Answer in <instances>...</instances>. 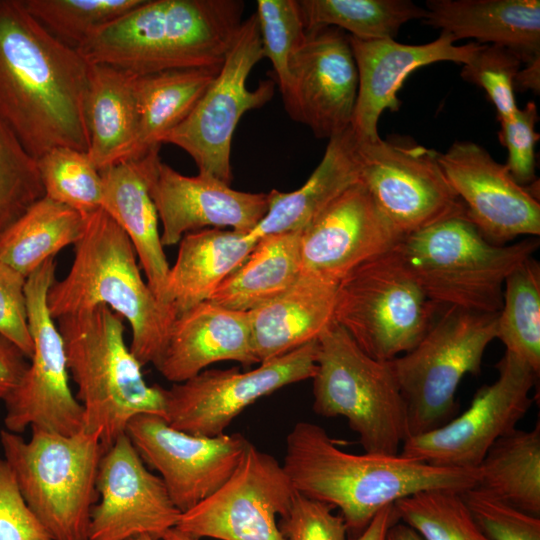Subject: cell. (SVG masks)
Instances as JSON below:
<instances>
[{
	"label": "cell",
	"mask_w": 540,
	"mask_h": 540,
	"mask_svg": "<svg viewBox=\"0 0 540 540\" xmlns=\"http://www.w3.org/2000/svg\"><path fill=\"white\" fill-rule=\"evenodd\" d=\"M89 69L22 0H0V116L35 160L59 146L87 152Z\"/></svg>",
	"instance_id": "1"
},
{
	"label": "cell",
	"mask_w": 540,
	"mask_h": 540,
	"mask_svg": "<svg viewBox=\"0 0 540 540\" xmlns=\"http://www.w3.org/2000/svg\"><path fill=\"white\" fill-rule=\"evenodd\" d=\"M283 469L296 492L340 510L348 535L357 537L388 505L414 493L474 488L476 469L433 466L400 454H353L321 426L296 423L286 437Z\"/></svg>",
	"instance_id": "2"
},
{
	"label": "cell",
	"mask_w": 540,
	"mask_h": 540,
	"mask_svg": "<svg viewBox=\"0 0 540 540\" xmlns=\"http://www.w3.org/2000/svg\"><path fill=\"white\" fill-rule=\"evenodd\" d=\"M244 7L240 0H142L76 50L89 64L134 76L221 65Z\"/></svg>",
	"instance_id": "3"
},
{
	"label": "cell",
	"mask_w": 540,
	"mask_h": 540,
	"mask_svg": "<svg viewBox=\"0 0 540 540\" xmlns=\"http://www.w3.org/2000/svg\"><path fill=\"white\" fill-rule=\"evenodd\" d=\"M98 305L107 306L129 323L131 352L142 366L157 368L176 314L142 278L132 243L102 208L84 215L70 270L53 282L47 294L54 320Z\"/></svg>",
	"instance_id": "4"
},
{
	"label": "cell",
	"mask_w": 540,
	"mask_h": 540,
	"mask_svg": "<svg viewBox=\"0 0 540 540\" xmlns=\"http://www.w3.org/2000/svg\"><path fill=\"white\" fill-rule=\"evenodd\" d=\"M55 321L83 407V430L96 433L104 450L125 434L135 416L164 418L163 387L145 381L143 366L126 345L124 320L118 314L98 305Z\"/></svg>",
	"instance_id": "5"
},
{
	"label": "cell",
	"mask_w": 540,
	"mask_h": 540,
	"mask_svg": "<svg viewBox=\"0 0 540 540\" xmlns=\"http://www.w3.org/2000/svg\"><path fill=\"white\" fill-rule=\"evenodd\" d=\"M538 247V237L492 244L457 216L403 236L393 250L435 303L493 314L502 308L508 275Z\"/></svg>",
	"instance_id": "6"
},
{
	"label": "cell",
	"mask_w": 540,
	"mask_h": 540,
	"mask_svg": "<svg viewBox=\"0 0 540 540\" xmlns=\"http://www.w3.org/2000/svg\"><path fill=\"white\" fill-rule=\"evenodd\" d=\"M31 431L28 441L0 431L4 459L25 501L53 540H88L105 452L99 436L84 430L73 435Z\"/></svg>",
	"instance_id": "7"
},
{
	"label": "cell",
	"mask_w": 540,
	"mask_h": 540,
	"mask_svg": "<svg viewBox=\"0 0 540 540\" xmlns=\"http://www.w3.org/2000/svg\"><path fill=\"white\" fill-rule=\"evenodd\" d=\"M317 342L314 412L346 418L365 453L398 455L408 417L390 361L370 357L334 321Z\"/></svg>",
	"instance_id": "8"
},
{
	"label": "cell",
	"mask_w": 540,
	"mask_h": 540,
	"mask_svg": "<svg viewBox=\"0 0 540 540\" xmlns=\"http://www.w3.org/2000/svg\"><path fill=\"white\" fill-rule=\"evenodd\" d=\"M498 315L446 307L413 349L390 360L409 437L455 417L458 386L466 374L480 373L486 347L497 338Z\"/></svg>",
	"instance_id": "9"
},
{
	"label": "cell",
	"mask_w": 540,
	"mask_h": 540,
	"mask_svg": "<svg viewBox=\"0 0 540 540\" xmlns=\"http://www.w3.org/2000/svg\"><path fill=\"white\" fill-rule=\"evenodd\" d=\"M440 307L391 250L339 281L333 321L370 357L390 361L421 341Z\"/></svg>",
	"instance_id": "10"
},
{
	"label": "cell",
	"mask_w": 540,
	"mask_h": 540,
	"mask_svg": "<svg viewBox=\"0 0 540 540\" xmlns=\"http://www.w3.org/2000/svg\"><path fill=\"white\" fill-rule=\"evenodd\" d=\"M264 58L255 13L243 21L221 69L188 117L161 140L187 152L201 175L228 185L233 175L231 144L234 131L249 110L268 103L275 90L273 80L256 89L247 88L253 67Z\"/></svg>",
	"instance_id": "11"
},
{
	"label": "cell",
	"mask_w": 540,
	"mask_h": 540,
	"mask_svg": "<svg viewBox=\"0 0 540 540\" xmlns=\"http://www.w3.org/2000/svg\"><path fill=\"white\" fill-rule=\"evenodd\" d=\"M55 270L56 262L50 258L25 283L33 353L25 372L4 400L5 429L17 434L27 427L63 435L83 430V407L69 385L63 338L47 306Z\"/></svg>",
	"instance_id": "12"
},
{
	"label": "cell",
	"mask_w": 540,
	"mask_h": 540,
	"mask_svg": "<svg viewBox=\"0 0 540 540\" xmlns=\"http://www.w3.org/2000/svg\"><path fill=\"white\" fill-rule=\"evenodd\" d=\"M358 151L359 182L403 236L466 216L439 165L437 151L408 139L381 137L358 138Z\"/></svg>",
	"instance_id": "13"
},
{
	"label": "cell",
	"mask_w": 540,
	"mask_h": 540,
	"mask_svg": "<svg viewBox=\"0 0 540 540\" xmlns=\"http://www.w3.org/2000/svg\"><path fill=\"white\" fill-rule=\"evenodd\" d=\"M318 342L314 340L252 370L205 369L163 388L164 419L180 431L214 437L248 406L287 385L313 378Z\"/></svg>",
	"instance_id": "14"
},
{
	"label": "cell",
	"mask_w": 540,
	"mask_h": 540,
	"mask_svg": "<svg viewBox=\"0 0 540 540\" xmlns=\"http://www.w3.org/2000/svg\"><path fill=\"white\" fill-rule=\"evenodd\" d=\"M496 367L498 378L479 388L461 415L408 437L399 454L437 467L476 469L496 440L517 428L528 412L530 391L539 376L508 351Z\"/></svg>",
	"instance_id": "15"
},
{
	"label": "cell",
	"mask_w": 540,
	"mask_h": 540,
	"mask_svg": "<svg viewBox=\"0 0 540 540\" xmlns=\"http://www.w3.org/2000/svg\"><path fill=\"white\" fill-rule=\"evenodd\" d=\"M296 491L282 464L249 443L232 475L213 494L181 513L176 528L217 540H287L277 522Z\"/></svg>",
	"instance_id": "16"
},
{
	"label": "cell",
	"mask_w": 540,
	"mask_h": 540,
	"mask_svg": "<svg viewBox=\"0 0 540 540\" xmlns=\"http://www.w3.org/2000/svg\"><path fill=\"white\" fill-rule=\"evenodd\" d=\"M125 433L144 463L158 471L181 513L225 483L250 443L239 433L214 437L189 434L154 414L135 416Z\"/></svg>",
	"instance_id": "17"
},
{
	"label": "cell",
	"mask_w": 540,
	"mask_h": 540,
	"mask_svg": "<svg viewBox=\"0 0 540 540\" xmlns=\"http://www.w3.org/2000/svg\"><path fill=\"white\" fill-rule=\"evenodd\" d=\"M289 77L281 94L293 120L328 140L351 125L358 73L346 32L335 27L306 31L290 58Z\"/></svg>",
	"instance_id": "18"
},
{
	"label": "cell",
	"mask_w": 540,
	"mask_h": 540,
	"mask_svg": "<svg viewBox=\"0 0 540 540\" xmlns=\"http://www.w3.org/2000/svg\"><path fill=\"white\" fill-rule=\"evenodd\" d=\"M439 165L465 207L466 218L492 244L540 235V203L530 186L518 184L505 164L482 146L455 141L437 152Z\"/></svg>",
	"instance_id": "19"
},
{
	"label": "cell",
	"mask_w": 540,
	"mask_h": 540,
	"mask_svg": "<svg viewBox=\"0 0 540 540\" xmlns=\"http://www.w3.org/2000/svg\"><path fill=\"white\" fill-rule=\"evenodd\" d=\"M96 489L88 540H133L141 535L161 540L177 526L181 512L126 433L103 453Z\"/></svg>",
	"instance_id": "20"
},
{
	"label": "cell",
	"mask_w": 540,
	"mask_h": 540,
	"mask_svg": "<svg viewBox=\"0 0 540 540\" xmlns=\"http://www.w3.org/2000/svg\"><path fill=\"white\" fill-rule=\"evenodd\" d=\"M402 237L358 182L301 232L302 269L339 282L362 263L393 250Z\"/></svg>",
	"instance_id": "21"
},
{
	"label": "cell",
	"mask_w": 540,
	"mask_h": 540,
	"mask_svg": "<svg viewBox=\"0 0 540 540\" xmlns=\"http://www.w3.org/2000/svg\"><path fill=\"white\" fill-rule=\"evenodd\" d=\"M358 73V91L351 128L360 140L374 141L378 121L385 110L397 111V92L414 70L432 63L451 61L466 64L484 44L456 45L455 38L441 32L432 42L404 44L395 39L363 41L349 36Z\"/></svg>",
	"instance_id": "22"
},
{
	"label": "cell",
	"mask_w": 540,
	"mask_h": 540,
	"mask_svg": "<svg viewBox=\"0 0 540 540\" xmlns=\"http://www.w3.org/2000/svg\"><path fill=\"white\" fill-rule=\"evenodd\" d=\"M150 194L162 224L163 246L205 227L250 233L268 210V194L238 191L201 174L186 176L162 161Z\"/></svg>",
	"instance_id": "23"
},
{
	"label": "cell",
	"mask_w": 540,
	"mask_h": 540,
	"mask_svg": "<svg viewBox=\"0 0 540 540\" xmlns=\"http://www.w3.org/2000/svg\"><path fill=\"white\" fill-rule=\"evenodd\" d=\"M160 162L159 148H155L138 158L109 166L100 174L101 208L128 236L150 289L163 303L170 266L161 243L159 217L150 194Z\"/></svg>",
	"instance_id": "24"
},
{
	"label": "cell",
	"mask_w": 540,
	"mask_h": 540,
	"mask_svg": "<svg viewBox=\"0 0 540 540\" xmlns=\"http://www.w3.org/2000/svg\"><path fill=\"white\" fill-rule=\"evenodd\" d=\"M219 361H236L247 367L259 363L249 312L205 301L176 317L156 369L168 381L180 383Z\"/></svg>",
	"instance_id": "25"
},
{
	"label": "cell",
	"mask_w": 540,
	"mask_h": 540,
	"mask_svg": "<svg viewBox=\"0 0 540 540\" xmlns=\"http://www.w3.org/2000/svg\"><path fill=\"white\" fill-rule=\"evenodd\" d=\"M338 284L302 269L286 291L249 311L259 364L318 339L333 322Z\"/></svg>",
	"instance_id": "26"
},
{
	"label": "cell",
	"mask_w": 540,
	"mask_h": 540,
	"mask_svg": "<svg viewBox=\"0 0 540 540\" xmlns=\"http://www.w3.org/2000/svg\"><path fill=\"white\" fill-rule=\"evenodd\" d=\"M423 22L456 41L506 47L527 63L540 56L539 0H428Z\"/></svg>",
	"instance_id": "27"
},
{
	"label": "cell",
	"mask_w": 540,
	"mask_h": 540,
	"mask_svg": "<svg viewBox=\"0 0 540 540\" xmlns=\"http://www.w3.org/2000/svg\"><path fill=\"white\" fill-rule=\"evenodd\" d=\"M358 138L349 126L329 139L322 160L307 181L292 192L268 193V210L249 233L255 240L302 232L338 196L359 182Z\"/></svg>",
	"instance_id": "28"
},
{
	"label": "cell",
	"mask_w": 540,
	"mask_h": 540,
	"mask_svg": "<svg viewBox=\"0 0 540 540\" xmlns=\"http://www.w3.org/2000/svg\"><path fill=\"white\" fill-rule=\"evenodd\" d=\"M256 243L249 233L232 229L208 228L185 234L167 276L163 303L177 317L208 301L217 287L243 264Z\"/></svg>",
	"instance_id": "29"
},
{
	"label": "cell",
	"mask_w": 540,
	"mask_h": 540,
	"mask_svg": "<svg viewBox=\"0 0 540 540\" xmlns=\"http://www.w3.org/2000/svg\"><path fill=\"white\" fill-rule=\"evenodd\" d=\"M84 119L87 154L99 171L127 160L138 132L134 75L103 64H90Z\"/></svg>",
	"instance_id": "30"
},
{
	"label": "cell",
	"mask_w": 540,
	"mask_h": 540,
	"mask_svg": "<svg viewBox=\"0 0 540 540\" xmlns=\"http://www.w3.org/2000/svg\"><path fill=\"white\" fill-rule=\"evenodd\" d=\"M221 65L134 76L138 132L127 160L160 148L162 138L192 112L218 75Z\"/></svg>",
	"instance_id": "31"
},
{
	"label": "cell",
	"mask_w": 540,
	"mask_h": 540,
	"mask_svg": "<svg viewBox=\"0 0 540 540\" xmlns=\"http://www.w3.org/2000/svg\"><path fill=\"white\" fill-rule=\"evenodd\" d=\"M301 232L267 235L212 293L210 301L226 309L249 312L286 291L302 271Z\"/></svg>",
	"instance_id": "32"
},
{
	"label": "cell",
	"mask_w": 540,
	"mask_h": 540,
	"mask_svg": "<svg viewBox=\"0 0 540 540\" xmlns=\"http://www.w3.org/2000/svg\"><path fill=\"white\" fill-rule=\"evenodd\" d=\"M476 470L475 488L539 517V422L531 430L515 428L497 439Z\"/></svg>",
	"instance_id": "33"
},
{
	"label": "cell",
	"mask_w": 540,
	"mask_h": 540,
	"mask_svg": "<svg viewBox=\"0 0 540 540\" xmlns=\"http://www.w3.org/2000/svg\"><path fill=\"white\" fill-rule=\"evenodd\" d=\"M83 227L81 213L44 196L0 235V260L27 278L60 250L74 245Z\"/></svg>",
	"instance_id": "34"
},
{
	"label": "cell",
	"mask_w": 540,
	"mask_h": 540,
	"mask_svg": "<svg viewBox=\"0 0 540 540\" xmlns=\"http://www.w3.org/2000/svg\"><path fill=\"white\" fill-rule=\"evenodd\" d=\"M306 31L335 27L353 38L394 39L411 20L427 17V10L410 0H298Z\"/></svg>",
	"instance_id": "35"
},
{
	"label": "cell",
	"mask_w": 540,
	"mask_h": 540,
	"mask_svg": "<svg viewBox=\"0 0 540 540\" xmlns=\"http://www.w3.org/2000/svg\"><path fill=\"white\" fill-rule=\"evenodd\" d=\"M497 338L535 373L540 372V264L533 256L506 278Z\"/></svg>",
	"instance_id": "36"
},
{
	"label": "cell",
	"mask_w": 540,
	"mask_h": 540,
	"mask_svg": "<svg viewBox=\"0 0 540 540\" xmlns=\"http://www.w3.org/2000/svg\"><path fill=\"white\" fill-rule=\"evenodd\" d=\"M394 507L398 520L413 528L423 540H491L460 492L420 491L398 500Z\"/></svg>",
	"instance_id": "37"
},
{
	"label": "cell",
	"mask_w": 540,
	"mask_h": 540,
	"mask_svg": "<svg viewBox=\"0 0 540 540\" xmlns=\"http://www.w3.org/2000/svg\"><path fill=\"white\" fill-rule=\"evenodd\" d=\"M36 163L46 197L83 216L101 208L102 178L87 152L59 146Z\"/></svg>",
	"instance_id": "38"
},
{
	"label": "cell",
	"mask_w": 540,
	"mask_h": 540,
	"mask_svg": "<svg viewBox=\"0 0 540 540\" xmlns=\"http://www.w3.org/2000/svg\"><path fill=\"white\" fill-rule=\"evenodd\" d=\"M142 0H22L25 9L54 37L76 49Z\"/></svg>",
	"instance_id": "39"
},
{
	"label": "cell",
	"mask_w": 540,
	"mask_h": 540,
	"mask_svg": "<svg viewBox=\"0 0 540 540\" xmlns=\"http://www.w3.org/2000/svg\"><path fill=\"white\" fill-rule=\"evenodd\" d=\"M44 196L36 160L0 116V235Z\"/></svg>",
	"instance_id": "40"
},
{
	"label": "cell",
	"mask_w": 540,
	"mask_h": 540,
	"mask_svg": "<svg viewBox=\"0 0 540 540\" xmlns=\"http://www.w3.org/2000/svg\"><path fill=\"white\" fill-rule=\"evenodd\" d=\"M255 14L264 58L271 61L283 93L290 80V58L306 36L298 0H258Z\"/></svg>",
	"instance_id": "41"
},
{
	"label": "cell",
	"mask_w": 540,
	"mask_h": 540,
	"mask_svg": "<svg viewBox=\"0 0 540 540\" xmlns=\"http://www.w3.org/2000/svg\"><path fill=\"white\" fill-rule=\"evenodd\" d=\"M521 64L519 56L510 49L484 44L471 61L463 64L461 77L486 92L500 121L510 117L518 108L514 79Z\"/></svg>",
	"instance_id": "42"
},
{
	"label": "cell",
	"mask_w": 540,
	"mask_h": 540,
	"mask_svg": "<svg viewBox=\"0 0 540 540\" xmlns=\"http://www.w3.org/2000/svg\"><path fill=\"white\" fill-rule=\"evenodd\" d=\"M474 519L491 540H540V518L471 488L462 492Z\"/></svg>",
	"instance_id": "43"
},
{
	"label": "cell",
	"mask_w": 540,
	"mask_h": 540,
	"mask_svg": "<svg viewBox=\"0 0 540 540\" xmlns=\"http://www.w3.org/2000/svg\"><path fill=\"white\" fill-rule=\"evenodd\" d=\"M538 121L537 106L528 102L508 118L500 120L499 139L508 150L505 163L510 175L522 186L536 182L535 145L539 134L535 130Z\"/></svg>",
	"instance_id": "44"
},
{
	"label": "cell",
	"mask_w": 540,
	"mask_h": 540,
	"mask_svg": "<svg viewBox=\"0 0 540 540\" xmlns=\"http://www.w3.org/2000/svg\"><path fill=\"white\" fill-rule=\"evenodd\" d=\"M333 509L296 492L279 528L287 540H347L346 524Z\"/></svg>",
	"instance_id": "45"
},
{
	"label": "cell",
	"mask_w": 540,
	"mask_h": 540,
	"mask_svg": "<svg viewBox=\"0 0 540 540\" xmlns=\"http://www.w3.org/2000/svg\"><path fill=\"white\" fill-rule=\"evenodd\" d=\"M26 277L0 260V336L26 358L33 353L25 295Z\"/></svg>",
	"instance_id": "46"
},
{
	"label": "cell",
	"mask_w": 540,
	"mask_h": 540,
	"mask_svg": "<svg viewBox=\"0 0 540 540\" xmlns=\"http://www.w3.org/2000/svg\"><path fill=\"white\" fill-rule=\"evenodd\" d=\"M0 540H53L25 501L4 458H0Z\"/></svg>",
	"instance_id": "47"
},
{
	"label": "cell",
	"mask_w": 540,
	"mask_h": 540,
	"mask_svg": "<svg viewBox=\"0 0 540 540\" xmlns=\"http://www.w3.org/2000/svg\"><path fill=\"white\" fill-rule=\"evenodd\" d=\"M25 359L16 346L0 336V402H4L25 372Z\"/></svg>",
	"instance_id": "48"
},
{
	"label": "cell",
	"mask_w": 540,
	"mask_h": 540,
	"mask_svg": "<svg viewBox=\"0 0 540 540\" xmlns=\"http://www.w3.org/2000/svg\"><path fill=\"white\" fill-rule=\"evenodd\" d=\"M398 521L394 504L380 510L367 527L353 540H385L389 527Z\"/></svg>",
	"instance_id": "49"
},
{
	"label": "cell",
	"mask_w": 540,
	"mask_h": 540,
	"mask_svg": "<svg viewBox=\"0 0 540 540\" xmlns=\"http://www.w3.org/2000/svg\"><path fill=\"white\" fill-rule=\"evenodd\" d=\"M514 90L525 92L527 90L539 94L540 92V56L525 63L514 79Z\"/></svg>",
	"instance_id": "50"
},
{
	"label": "cell",
	"mask_w": 540,
	"mask_h": 540,
	"mask_svg": "<svg viewBox=\"0 0 540 540\" xmlns=\"http://www.w3.org/2000/svg\"><path fill=\"white\" fill-rule=\"evenodd\" d=\"M385 540H423V538L413 528L398 520L389 527Z\"/></svg>",
	"instance_id": "51"
},
{
	"label": "cell",
	"mask_w": 540,
	"mask_h": 540,
	"mask_svg": "<svg viewBox=\"0 0 540 540\" xmlns=\"http://www.w3.org/2000/svg\"><path fill=\"white\" fill-rule=\"evenodd\" d=\"M161 540H199L195 537H192L182 531H180L179 529H177L176 527L168 530L162 537Z\"/></svg>",
	"instance_id": "52"
},
{
	"label": "cell",
	"mask_w": 540,
	"mask_h": 540,
	"mask_svg": "<svg viewBox=\"0 0 540 540\" xmlns=\"http://www.w3.org/2000/svg\"><path fill=\"white\" fill-rule=\"evenodd\" d=\"M133 540H155L154 538L148 536V535H141V536H138L136 537L135 539Z\"/></svg>",
	"instance_id": "53"
}]
</instances>
